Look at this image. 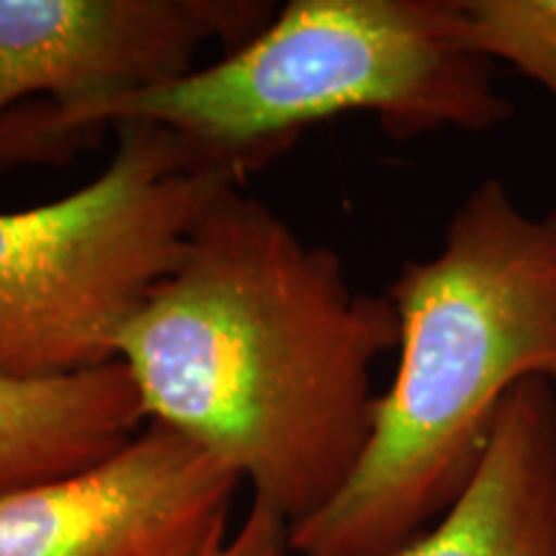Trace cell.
<instances>
[{"instance_id": "8", "label": "cell", "mask_w": 556, "mask_h": 556, "mask_svg": "<svg viewBox=\"0 0 556 556\" xmlns=\"http://www.w3.org/2000/svg\"><path fill=\"white\" fill-rule=\"evenodd\" d=\"M148 426L119 361L52 379L0 377V492L86 469Z\"/></svg>"}, {"instance_id": "7", "label": "cell", "mask_w": 556, "mask_h": 556, "mask_svg": "<svg viewBox=\"0 0 556 556\" xmlns=\"http://www.w3.org/2000/svg\"><path fill=\"white\" fill-rule=\"evenodd\" d=\"M389 556H556V387L526 379L454 505Z\"/></svg>"}, {"instance_id": "3", "label": "cell", "mask_w": 556, "mask_h": 556, "mask_svg": "<svg viewBox=\"0 0 556 556\" xmlns=\"http://www.w3.org/2000/svg\"><path fill=\"white\" fill-rule=\"evenodd\" d=\"M353 111L413 139L486 131L513 103L492 60L467 45L462 0H291L212 65L90 111L70 150L90 131L148 122L245 176L312 124Z\"/></svg>"}, {"instance_id": "1", "label": "cell", "mask_w": 556, "mask_h": 556, "mask_svg": "<svg viewBox=\"0 0 556 556\" xmlns=\"http://www.w3.org/2000/svg\"><path fill=\"white\" fill-rule=\"evenodd\" d=\"M397 345L387 294L358 291L336 250L235 186L127 325L116 361L148 422L217 458L294 531L356 469L374 366Z\"/></svg>"}, {"instance_id": "9", "label": "cell", "mask_w": 556, "mask_h": 556, "mask_svg": "<svg viewBox=\"0 0 556 556\" xmlns=\"http://www.w3.org/2000/svg\"><path fill=\"white\" fill-rule=\"evenodd\" d=\"M462 11L471 50L518 67L556 99V0H462Z\"/></svg>"}, {"instance_id": "11", "label": "cell", "mask_w": 556, "mask_h": 556, "mask_svg": "<svg viewBox=\"0 0 556 556\" xmlns=\"http://www.w3.org/2000/svg\"><path fill=\"white\" fill-rule=\"evenodd\" d=\"M291 556H294V554H291Z\"/></svg>"}, {"instance_id": "2", "label": "cell", "mask_w": 556, "mask_h": 556, "mask_svg": "<svg viewBox=\"0 0 556 556\" xmlns=\"http://www.w3.org/2000/svg\"><path fill=\"white\" fill-rule=\"evenodd\" d=\"M389 302L397 374L377 397L356 469L291 531L294 556H389L435 523L490 446L507 394L556 387V208L531 217L484 178L433 258L407 261Z\"/></svg>"}, {"instance_id": "5", "label": "cell", "mask_w": 556, "mask_h": 556, "mask_svg": "<svg viewBox=\"0 0 556 556\" xmlns=\"http://www.w3.org/2000/svg\"><path fill=\"white\" fill-rule=\"evenodd\" d=\"M266 0H0V160L70 150L83 116L238 50Z\"/></svg>"}, {"instance_id": "10", "label": "cell", "mask_w": 556, "mask_h": 556, "mask_svg": "<svg viewBox=\"0 0 556 556\" xmlns=\"http://www.w3.org/2000/svg\"><path fill=\"white\" fill-rule=\"evenodd\" d=\"M289 539L291 528L283 518L253 500L238 531L201 556H291Z\"/></svg>"}, {"instance_id": "6", "label": "cell", "mask_w": 556, "mask_h": 556, "mask_svg": "<svg viewBox=\"0 0 556 556\" xmlns=\"http://www.w3.org/2000/svg\"><path fill=\"white\" fill-rule=\"evenodd\" d=\"M240 477L148 422L70 475L0 492V556H201L227 539Z\"/></svg>"}, {"instance_id": "4", "label": "cell", "mask_w": 556, "mask_h": 556, "mask_svg": "<svg viewBox=\"0 0 556 556\" xmlns=\"http://www.w3.org/2000/svg\"><path fill=\"white\" fill-rule=\"evenodd\" d=\"M93 180L0 214V377L52 379L116 361L155 287L238 170L148 122L116 124Z\"/></svg>"}]
</instances>
